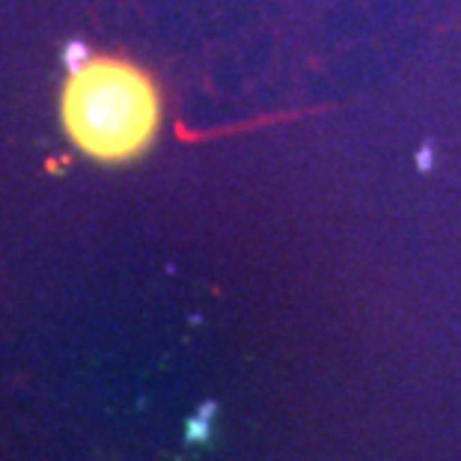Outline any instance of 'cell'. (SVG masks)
Here are the masks:
<instances>
[{
	"mask_svg": "<svg viewBox=\"0 0 461 461\" xmlns=\"http://www.w3.org/2000/svg\"><path fill=\"white\" fill-rule=\"evenodd\" d=\"M63 128L96 161H132L152 143L161 123L155 81L132 60L87 57L72 66L60 98Z\"/></svg>",
	"mask_w": 461,
	"mask_h": 461,
	"instance_id": "6da1fadb",
	"label": "cell"
},
{
	"mask_svg": "<svg viewBox=\"0 0 461 461\" xmlns=\"http://www.w3.org/2000/svg\"><path fill=\"white\" fill-rule=\"evenodd\" d=\"M185 440H188V444H206V440H208V417L197 414L194 419H190L188 432H185Z\"/></svg>",
	"mask_w": 461,
	"mask_h": 461,
	"instance_id": "7a4b0ae2",
	"label": "cell"
}]
</instances>
